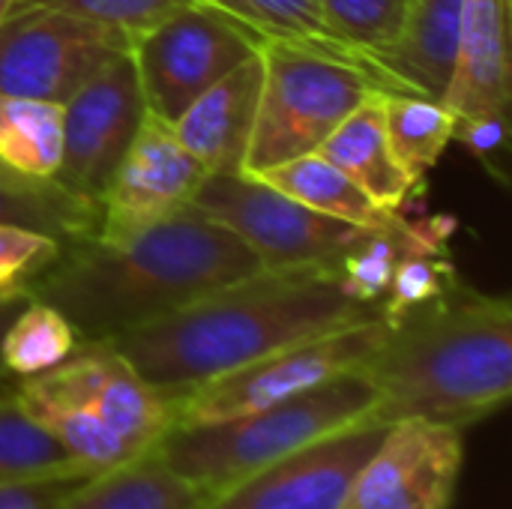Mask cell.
I'll return each instance as SVG.
<instances>
[{
	"label": "cell",
	"mask_w": 512,
	"mask_h": 509,
	"mask_svg": "<svg viewBox=\"0 0 512 509\" xmlns=\"http://www.w3.org/2000/svg\"><path fill=\"white\" fill-rule=\"evenodd\" d=\"M366 318L381 315L345 297L333 270L261 267L108 342L144 381L180 396L285 345Z\"/></svg>",
	"instance_id": "cell-1"
},
{
	"label": "cell",
	"mask_w": 512,
	"mask_h": 509,
	"mask_svg": "<svg viewBox=\"0 0 512 509\" xmlns=\"http://www.w3.org/2000/svg\"><path fill=\"white\" fill-rule=\"evenodd\" d=\"M258 270L234 231L189 204L126 240L63 246L30 297L54 306L78 339H114Z\"/></svg>",
	"instance_id": "cell-2"
},
{
	"label": "cell",
	"mask_w": 512,
	"mask_h": 509,
	"mask_svg": "<svg viewBox=\"0 0 512 509\" xmlns=\"http://www.w3.org/2000/svg\"><path fill=\"white\" fill-rule=\"evenodd\" d=\"M363 372L378 393L375 420H429L465 432L510 402V297L459 279L435 303L390 324Z\"/></svg>",
	"instance_id": "cell-3"
},
{
	"label": "cell",
	"mask_w": 512,
	"mask_h": 509,
	"mask_svg": "<svg viewBox=\"0 0 512 509\" xmlns=\"http://www.w3.org/2000/svg\"><path fill=\"white\" fill-rule=\"evenodd\" d=\"M378 393L363 369L345 372L279 405L201 426H174L156 456L201 498L363 420H375Z\"/></svg>",
	"instance_id": "cell-4"
},
{
	"label": "cell",
	"mask_w": 512,
	"mask_h": 509,
	"mask_svg": "<svg viewBox=\"0 0 512 509\" xmlns=\"http://www.w3.org/2000/svg\"><path fill=\"white\" fill-rule=\"evenodd\" d=\"M264 84L246 174L315 153L324 138L372 93H405L390 78L327 54L267 42L261 48Z\"/></svg>",
	"instance_id": "cell-5"
},
{
	"label": "cell",
	"mask_w": 512,
	"mask_h": 509,
	"mask_svg": "<svg viewBox=\"0 0 512 509\" xmlns=\"http://www.w3.org/2000/svg\"><path fill=\"white\" fill-rule=\"evenodd\" d=\"M387 330L390 324L384 318H366L264 354L228 375L180 393L174 426H201L243 417L309 393L345 372L363 369L381 348Z\"/></svg>",
	"instance_id": "cell-6"
},
{
	"label": "cell",
	"mask_w": 512,
	"mask_h": 509,
	"mask_svg": "<svg viewBox=\"0 0 512 509\" xmlns=\"http://www.w3.org/2000/svg\"><path fill=\"white\" fill-rule=\"evenodd\" d=\"M192 207L234 231L270 270H336L342 255L369 231L324 216L246 171L207 174Z\"/></svg>",
	"instance_id": "cell-7"
},
{
	"label": "cell",
	"mask_w": 512,
	"mask_h": 509,
	"mask_svg": "<svg viewBox=\"0 0 512 509\" xmlns=\"http://www.w3.org/2000/svg\"><path fill=\"white\" fill-rule=\"evenodd\" d=\"M261 48L264 45L246 27L198 0L129 39L144 105L168 123Z\"/></svg>",
	"instance_id": "cell-8"
},
{
	"label": "cell",
	"mask_w": 512,
	"mask_h": 509,
	"mask_svg": "<svg viewBox=\"0 0 512 509\" xmlns=\"http://www.w3.org/2000/svg\"><path fill=\"white\" fill-rule=\"evenodd\" d=\"M126 48L129 36L114 27L15 3L0 18V93L63 105Z\"/></svg>",
	"instance_id": "cell-9"
},
{
	"label": "cell",
	"mask_w": 512,
	"mask_h": 509,
	"mask_svg": "<svg viewBox=\"0 0 512 509\" xmlns=\"http://www.w3.org/2000/svg\"><path fill=\"white\" fill-rule=\"evenodd\" d=\"M147 114L129 48L63 102V153L54 180L99 204Z\"/></svg>",
	"instance_id": "cell-10"
},
{
	"label": "cell",
	"mask_w": 512,
	"mask_h": 509,
	"mask_svg": "<svg viewBox=\"0 0 512 509\" xmlns=\"http://www.w3.org/2000/svg\"><path fill=\"white\" fill-rule=\"evenodd\" d=\"M462 468V429L396 420L360 465L342 509H450Z\"/></svg>",
	"instance_id": "cell-11"
},
{
	"label": "cell",
	"mask_w": 512,
	"mask_h": 509,
	"mask_svg": "<svg viewBox=\"0 0 512 509\" xmlns=\"http://www.w3.org/2000/svg\"><path fill=\"white\" fill-rule=\"evenodd\" d=\"M390 423L363 420L327 435L243 480L207 495L195 509H342L348 489Z\"/></svg>",
	"instance_id": "cell-12"
},
{
	"label": "cell",
	"mask_w": 512,
	"mask_h": 509,
	"mask_svg": "<svg viewBox=\"0 0 512 509\" xmlns=\"http://www.w3.org/2000/svg\"><path fill=\"white\" fill-rule=\"evenodd\" d=\"M204 177L207 171L180 144L174 126L147 111L99 201V228L93 237L126 240L171 219L192 204Z\"/></svg>",
	"instance_id": "cell-13"
},
{
	"label": "cell",
	"mask_w": 512,
	"mask_h": 509,
	"mask_svg": "<svg viewBox=\"0 0 512 509\" xmlns=\"http://www.w3.org/2000/svg\"><path fill=\"white\" fill-rule=\"evenodd\" d=\"M36 378L90 408L141 456L174 429L177 396L144 381L108 339H81L60 366Z\"/></svg>",
	"instance_id": "cell-14"
},
{
	"label": "cell",
	"mask_w": 512,
	"mask_h": 509,
	"mask_svg": "<svg viewBox=\"0 0 512 509\" xmlns=\"http://www.w3.org/2000/svg\"><path fill=\"white\" fill-rule=\"evenodd\" d=\"M264 84L261 51L210 84L171 123L180 144L207 174H243Z\"/></svg>",
	"instance_id": "cell-15"
},
{
	"label": "cell",
	"mask_w": 512,
	"mask_h": 509,
	"mask_svg": "<svg viewBox=\"0 0 512 509\" xmlns=\"http://www.w3.org/2000/svg\"><path fill=\"white\" fill-rule=\"evenodd\" d=\"M510 0H462L456 69L444 102L453 114L510 111Z\"/></svg>",
	"instance_id": "cell-16"
},
{
	"label": "cell",
	"mask_w": 512,
	"mask_h": 509,
	"mask_svg": "<svg viewBox=\"0 0 512 509\" xmlns=\"http://www.w3.org/2000/svg\"><path fill=\"white\" fill-rule=\"evenodd\" d=\"M324 159L342 168L378 207L405 213L411 198L423 192V180L408 174L396 159L384 129V93L363 99L318 147Z\"/></svg>",
	"instance_id": "cell-17"
},
{
	"label": "cell",
	"mask_w": 512,
	"mask_h": 509,
	"mask_svg": "<svg viewBox=\"0 0 512 509\" xmlns=\"http://www.w3.org/2000/svg\"><path fill=\"white\" fill-rule=\"evenodd\" d=\"M456 231L453 216L408 219L405 213L387 228H369L336 264V279L345 297L360 306L378 309L387 297L396 267L414 252L447 249V240Z\"/></svg>",
	"instance_id": "cell-18"
},
{
	"label": "cell",
	"mask_w": 512,
	"mask_h": 509,
	"mask_svg": "<svg viewBox=\"0 0 512 509\" xmlns=\"http://www.w3.org/2000/svg\"><path fill=\"white\" fill-rule=\"evenodd\" d=\"M462 0H411L399 39L378 57L405 90L444 99L456 69Z\"/></svg>",
	"instance_id": "cell-19"
},
{
	"label": "cell",
	"mask_w": 512,
	"mask_h": 509,
	"mask_svg": "<svg viewBox=\"0 0 512 509\" xmlns=\"http://www.w3.org/2000/svg\"><path fill=\"white\" fill-rule=\"evenodd\" d=\"M198 3H207L213 9L225 12L240 27H246L261 45L279 42V45H294V48L315 51V54L351 60V63H360L366 69L390 78L393 84H399L405 90V84L396 81L372 54L348 45L345 39H339L333 33L318 0H198ZM405 93H411V90H405Z\"/></svg>",
	"instance_id": "cell-20"
},
{
	"label": "cell",
	"mask_w": 512,
	"mask_h": 509,
	"mask_svg": "<svg viewBox=\"0 0 512 509\" xmlns=\"http://www.w3.org/2000/svg\"><path fill=\"white\" fill-rule=\"evenodd\" d=\"M12 390L18 402L42 423V429L63 447V453L78 468L90 474H102L141 456L114 429H108L90 408L57 393L36 375L12 378Z\"/></svg>",
	"instance_id": "cell-21"
},
{
	"label": "cell",
	"mask_w": 512,
	"mask_h": 509,
	"mask_svg": "<svg viewBox=\"0 0 512 509\" xmlns=\"http://www.w3.org/2000/svg\"><path fill=\"white\" fill-rule=\"evenodd\" d=\"M0 225L39 231L72 246L96 234L99 204L69 192L57 180L27 177L0 162Z\"/></svg>",
	"instance_id": "cell-22"
},
{
	"label": "cell",
	"mask_w": 512,
	"mask_h": 509,
	"mask_svg": "<svg viewBox=\"0 0 512 509\" xmlns=\"http://www.w3.org/2000/svg\"><path fill=\"white\" fill-rule=\"evenodd\" d=\"M252 177L270 183L273 189L291 195L294 201H300L324 216L342 219L357 228H387L402 216V213H390V210L378 207L342 168H336L318 150L288 159L282 165H273Z\"/></svg>",
	"instance_id": "cell-23"
},
{
	"label": "cell",
	"mask_w": 512,
	"mask_h": 509,
	"mask_svg": "<svg viewBox=\"0 0 512 509\" xmlns=\"http://www.w3.org/2000/svg\"><path fill=\"white\" fill-rule=\"evenodd\" d=\"M201 492L183 483L150 450L120 468L93 474L54 509H195Z\"/></svg>",
	"instance_id": "cell-24"
},
{
	"label": "cell",
	"mask_w": 512,
	"mask_h": 509,
	"mask_svg": "<svg viewBox=\"0 0 512 509\" xmlns=\"http://www.w3.org/2000/svg\"><path fill=\"white\" fill-rule=\"evenodd\" d=\"M63 153V105L0 93V162L18 174L54 180Z\"/></svg>",
	"instance_id": "cell-25"
},
{
	"label": "cell",
	"mask_w": 512,
	"mask_h": 509,
	"mask_svg": "<svg viewBox=\"0 0 512 509\" xmlns=\"http://www.w3.org/2000/svg\"><path fill=\"white\" fill-rule=\"evenodd\" d=\"M456 114L444 99L420 93H384L387 141L408 174L426 180L444 150L453 144Z\"/></svg>",
	"instance_id": "cell-26"
},
{
	"label": "cell",
	"mask_w": 512,
	"mask_h": 509,
	"mask_svg": "<svg viewBox=\"0 0 512 509\" xmlns=\"http://www.w3.org/2000/svg\"><path fill=\"white\" fill-rule=\"evenodd\" d=\"M75 327L48 303L27 297L0 336V366L6 378H30L60 366L78 348Z\"/></svg>",
	"instance_id": "cell-27"
},
{
	"label": "cell",
	"mask_w": 512,
	"mask_h": 509,
	"mask_svg": "<svg viewBox=\"0 0 512 509\" xmlns=\"http://www.w3.org/2000/svg\"><path fill=\"white\" fill-rule=\"evenodd\" d=\"M84 471L18 402L12 381L0 378V480Z\"/></svg>",
	"instance_id": "cell-28"
},
{
	"label": "cell",
	"mask_w": 512,
	"mask_h": 509,
	"mask_svg": "<svg viewBox=\"0 0 512 509\" xmlns=\"http://www.w3.org/2000/svg\"><path fill=\"white\" fill-rule=\"evenodd\" d=\"M318 3L333 33L348 45L372 54L375 60L399 39L411 6V0H318Z\"/></svg>",
	"instance_id": "cell-29"
},
{
	"label": "cell",
	"mask_w": 512,
	"mask_h": 509,
	"mask_svg": "<svg viewBox=\"0 0 512 509\" xmlns=\"http://www.w3.org/2000/svg\"><path fill=\"white\" fill-rule=\"evenodd\" d=\"M456 282H459V273L447 249L414 252L396 267L387 297L378 306V315L387 324H396L414 309H423L435 303L438 297H444Z\"/></svg>",
	"instance_id": "cell-30"
},
{
	"label": "cell",
	"mask_w": 512,
	"mask_h": 509,
	"mask_svg": "<svg viewBox=\"0 0 512 509\" xmlns=\"http://www.w3.org/2000/svg\"><path fill=\"white\" fill-rule=\"evenodd\" d=\"M63 243L15 228V225H0V306L18 297H30L33 282L60 258Z\"/></svg>",
	"instance_id": "cell-31"
},
{
	"label": "cell",
	"mask_w": 512,
	"mask_h": 509,
	"mask_svg": "<svg viewBox=\"0 0 512 509\" xmlns=\"http://www.w3.org/2000/svg\"><path fill=\"white\" fill-rule=\"evenodd\" d=\"M15 3L63 9L69 15L114 27L132 39L141 30L153 27L156 21H162L165 15H171L174 9H180L192 0H15Z\"/></svg>",
	"instance_id": "cell-32"
},
{
	"label": "cell",
	"mask_w": 512,
	"mask_h": 509,
	"mask_svg": "<svg viewBox=\"0 0 512 509\" xmlns=\"http://www.w3.org/2000/svg\"><path fill=\"white\" fill-rule=\"evenodd\" d=\"M453 141L462 144L501 186L510 183V111L456 114Z\"/></svg>",
	"instance_id": "cell-33"
},
{
	"label": "cell",
	"mask_w": 512,
	"mask_h": 509,
	"mask_svg": "<svg viewBox=\"0 0 512 509\" xmlns=\"http://www.w3.org/2000/svg\"><path fill=\"white\" fill-rule=\"evenodd\" d=\"M90 471H66L24 480H0V509H54L60 507L78 486H84Z\"/></svg>",
	"instance_id": "cell-34"
},
{
	"label": "cell",
	"mask_w": 512,
	"mask_h": 509,
	"mask_svg": "<svg viewBox=\"0 0 512 509\" xmlns=\"http://www.w3.org/2000/svg\"><path fill=\"white\" fill-rule=\"evenodd\" d=\"M24 300H27V297H18V300H9V303H3V306H0V336H3V330H6V324L12 321V315L24 306ZM0 378H6L3 366H0Z\"/></svg>",
	"instance_id": "cell-35"
},
{
	"label": "cell",
	"mask_w": 512,
	"mask_h": 509,
	"mask_svg": "<svg viewBox=\"0 0 512 509\" xmlns=\"http://www.w3.org/2000/svg\"><path fill=\"white\" fill-rule=\"evenodd\" d=\"M12 6H15V0H0V18H3Z\"/></svg>",
	"instance_id": "cell-36"
}]
</instances>
